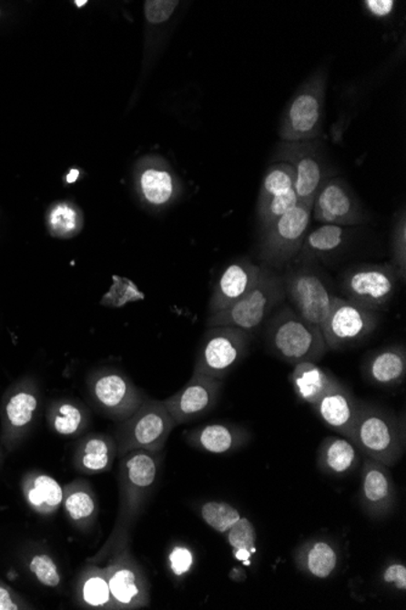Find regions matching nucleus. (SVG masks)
I'll use <instances>...</instances> for the list:
<instances>
[{
	"mask_svg": "<svg viewBox=\"0 0 406 610\" xmlns=\"http://www.w3.org/2000/svg\"><path fill=\"white\" fill-rule=\"evenodd\" d=\"M282 279L286 299H289L293 310L321 329L336 296L326 275L321 274L317 264H289Z\"/></svg>",
	"mask_w": 406,
	"mask_h": 610,
	"instance_id": "6e6552de",
	"label": "nucleus"
},
{
	"mask_svg": "<svg viewBox=\"0 0 406 610\" xmlns=\"http://www.w3.org/2000/svg\"><path fill=\"white\" fill-rule=\"evenodd\" d=\"M328 79V71L319 68L296 90L279 127L282 141H308L320 137Z\"/></svg>",
	"mask_w": 406,
	"mask_h": 610,
	"instance_id": "39448f33",
	"label": "nucleus"
},
{
	"mask_svg": "<svg viewBox=\"0 0 406 610\" xmlns=\"http://www.w3.org/2000/svg\"><path fill=\"white\" fill-rule=\"evenodd\" d=\"M104 569L115 610H137L150 605V583L128 546L112 554Z\"/></svg>",
	"mask_w": 406,
	"mask_h": 610,
	"instance_id": "4468645a",
	"label": "nucleus"
},
{
	"mask_svg": "<svg viewBox=\"0 0 406 610\" xmlns=\"http://www.w3.org/2000/svg\"><path fill=\"white\" fill-rule=\"evenodd\" d=\"M361 462L359 502L369 517L386 518L397 506V490L390 467L368 457Z\"/></svg>",
	"mask_w": 406,
	"mask_h": 610,
	"instance_id": "f3484780",
	"label": "nucleus"
},
{
	"mask_svg": "<svg viewBox=\"0 0 406 610\" xmlns=\"http://www.w3.org/2000/svg\"><path fill=\"white\" fill-rule=\"evenodd\" d=\"M65 514L76 529L86 532L96 522L99 503L88 481L77 479L64 489Z\"/></svg>",
	"mask_w": 406,
	"mask_h": 610,
	"instance_id": "bb28decb",
	"label": "nucleus"
},
{
	"mask_svg": "<svg viewBox=\"0 0 406 610\" xmlns=\"http://www.w3.org/2000/svg\"><path fill=\"white\" fill-rule=\"evenodd\" d=\"M297 203H299V199H297L295 189H291L284 194L268 200L262 205H257V224H259V234L267 231L289 210L295 208Z\"/></svg>",
	"mask_w": 406,
	"mask_h": 610,
	"instance_id": "c9c22d12",
	"label": "nucleus"
},
{
	"mask_svg": "<svg viewBox=\"0 0 406 610\" xmlns=\"http://www.w3.org/2000/svg\"><path fill=\"white\" fill-rule=\"evenodd\" d=\"M251 439L252 435L246 428L228 422L205 424L185 434V441L188 446L211 455L237 452L249 445Z\"/></svg>",
	"mask_w": 406,
	"mask_h": 610,
	"instance_id": "aec40b11",
	"label": "nucleus"
},
{
	"mask_svg": "<svg viewBox=\"0 0 406 610\" xmlns=\"http://www.w3.org/2000/svg\"><path fill=\"white\" fill-rule=\"evenodd\" d=\"M162 452L137 450L119 459V507L114 529L100 550L86 559L101 563L128 546L130 532L157 484L163 462Z\"/></svg>",
	"mask_w": 406,
	"mask_h": 610,
	"instance_id": "f257e3e1",
	"label": "nucleus"
},
{
	"mask_svg": "<svg viewBox=\"0 0 406 610\" xmlns=\"http://www.w3.org/2000/svg\"><path fill=\"white\" fill-rule=\"evenodd\" d=\"M48 227L54 237L70 239L81 232L83 215L81 210L71 202H59L50 209Z\"/></svg>",
	"mask_w": 406,
	"mask_h": 610,
	"instance_id": "2f4dec72",
	"label": "nucleus"
},
{
	"mask_svg": "<svg viewBox=\"0 0 406 610\" xmlns=\"http://www.w3.org/2000/svg\"><path fill=\"white\" fill-rule=\"evenodd\" d=\"M48 423L54 433L65 438L85 434L92 424V413L81 399L60 398L48 409Z\"/></svg>",
	"mask_w": 406,
	"mask_h": 610,
	"instance_id": "cd10ccee",
	"label": "nucleus"
},
{
	"mask_svg": "<svg viewBox=\"0 0 406 610\" xmlns=\"http://www.w3.org/2000/svg\"><path fill=\"white\" fill-rule=\"evenodd\" d=\"M176 427L165 403L147 396L129 419L118 423L112 435L118 459L137 450L162 452Z\"/></svg>",
	"mask_w": 406,
	"mask_h": 610,
	"instance_id": "423d86ee",
	"label": "nucleus"
},
{
	"mask_svg": "<svg viewBox=\"0 0 406 610\" xmlns=\"http://www.w3.org/2000/svg\"><path fill=\"white\" fill-rule=\"evenodd\" d=\"M266 340L271 355L292 366L318 363L329 351L320 326L311 325L288 305L267 322Z\"/></svg>",
	"mask_w": 406,
	"mask_h": 610,
	"instance_id": "7ed1b4c3",
	"label": "nucleus"
},
{
	"mask_svg": "<svg viewBox=\"0 0 406 610\" xmlns=\"http://www.w3.org/2000/svg\"><path fill=\"white\" fill-rule=\"evenodd\" d=\"M86 387L93 408L116 423L129 419L147 398L126 373L111 367L93 370Z\"/></svg>",
	"mask_w": 406,
	"mask_h": 610,
	"instance_id": "0eeeda50",
	"label": "nucleus"
},
{
	"mask_svg": "<svg viewBox=\"0 0 406 610\" xmlns=\"http://www.w3.org/2000/svg\"><path fill=\"white\" fill-rule=\"evenodd\" d=\"M137 188L143 202L151 208H166L176 200L179 187L170 171L163 167H145L137 180Z\"/></svg>",
	"mask_w": 406,
	"mask_h": 610,
	"instance_id": "c756f323",
	"label": "nucleus"
},
{
	"mask_svg": "<svg viewBox=\"0 0 406 610\" xmlns=\"http://www.w3.org/2000/svg\"><path fill=\"white\" fill-rule=\"evenodd\" d=\"M75 598L83 609L115 610L107 572L103 566L86 562L76 581Z\"/></svg>",
	"mask_w": 406,
	"mask_h": 610,
	"instance_id": "a878e982",
	"label": "nucleus"
},
{
	"mask_svg": "<svg viewBox=\"0 0 406 610\" xmlns=\"http://www.w3.org/2000/svg\"><path fill=\"white\" fill-rule=\"evenodd\" d=\"M179 5L177 0H147L144 3L145 17L150 24H165Z\"/></svg>",
	"mask_w": 406,
	"mask_h": 610,
	"instance_id": "a19ab883",
	"label": "nucleus"
},
{
	"mask_svg": "<svg viewBox=\"0 0 406 610\" xmlns=\"http://www.w3.org/2000/svg\"><path fill=\"white\" fill-rule=\"evenodd\" d=\"M228 543L237 551H245L251 553L257 543L255 525L246 517H241L226 533Z\"/></svg>",
	"mask_w": 406,
	"mask_h": 610,
	"instance_id": "4c0bfd02",
	"label": "nucleus"
},
{
	"mask_svg": "<svg viewBox=\"0 0 406 610\" xmlns=\"http://www.w3.org/2000/svg\"><path fill=\"white\" fill-rule=\"evenodd\" d=\"M85 5H86V0H82V2H78L77 0V2H76V5L77 6H83Z\"/></svg>",
	"mask_w": 406,
	"mask_h": 610,
	"instance_id": "a18cd8bd",
	"label": "nucleus"
},
{
	"mask_svg": "<svg viewBox=\"0 0 406 610\" xmlns=\"http://www.w3.org/2000/svg\"><path fill=\"white\" fill-rule=\"evenodd\" d=\"M223 385V380L192 373L190 380L163 403L176 426H183L208 415L216 408Z\"/></svg>",
	"mask_w": 406,
	"mask_h": 610,
	"instance_id": "dca6fc26",
	"label": "nucleus"
},
{
	"mask_svg": "<svg viewBox=\"0 0 406 610\" xmlns=\"http://www.w3.org/2000/svg\"><path fill=\"white\" fill-rule=\"evenodd\" d=\"M361 463V452L357 446L343 437H328L319 445L317 464L319 470L331 477H346Z\"/></svg>",
	"mask_w": 406,
	"mask_h": 610,
	"instance_id": "393cba45",
	"label": "nucleus"
},
{
	"mask_svg": "<svg viewBox=\"0 0 406 610\" xmlns=\"http://www.w3.org/2000/svg\"><path fill=\"white\" fill-rule=\"evenodd\" d=\"M361 374L377 388H398L406 377V348L402 344L390 345L366 356Z\"/></svg>",
	"mask_w": 406,
	"mask_h": 610,
	"instance_id": "412c9836",
	"label": "nucleus"
},
{
	"mask_svg": "<svg viewBox=\"0 0 406 610\" xmlns=\"http://www.w3.org/2000/svg\"><path fill=\"white\" fill-rule=\"evenodd\" d=\"M286 299L284 279L273 268L262 264V271L255 288L246 294L233 306L218 314L208 315L206 326H233L244 330L249 336L259 332L263 323L282 301Z\"/></svg>",
	"mask_w": 406,
	"mask_h": 610,
	"instance_id": "20e7f679",
	"label": "nucleus"
},
{
	"mask_svg": "<svg viewBox=\"0 0 406 610\" xmlns=\"http://www.w3.org/2000/svg\"><path fill=\"white\" fill-rule=\"evenodd\" d=\"M37 408V395L30 390H20L10 396L5 403V417L9 428L23 430L30 426Z\"/></svg>",
	"mask_w": 406,
	"mask_h": 610,
	"instance_id": "473e14b6",
	"label": "nucleus"
},
{
	"mask_svg": "<svg viewBox=\"0 0 406 610\" xmlns=\"http://www.w3.org/2000/svg\"><path fill=\"white\" fill-rule=\"evenodd\" d=\"M262 264L253 263L249 257H241L219 275L208 303V315L218 314L233 306L251 292L259 282Z\"/></svg>",
	"mask_w": 406,
	"mask_h": 610,
	"instance_id": "a211bd4d",
	"label": "nucleus"
},
{
	"mask_svg": "<svg viewBox=\"0 0 406 610\" xmlns=\"http://www.w3.org/2000/svg\"><path fill=\"white\" fill-rule=\"evenodd\" d=\"M359 399L350 388L337 379L336 383L311 407L326 427L350 439L355 419H357Z\"/></svg>",
	"mask_w": 406,
	"mask_h": 610,
	"instance_id": "6ab92c4d",
	"label": "nucleus"
},
{
	"mask_svg": "<svg viewBox=\"0 0 406 610\" xmlns=\"http://www.w3.org/2000/svg\"><path fill=\"white\" fill-rule=\"evenodd\" d=\"M391 266L395 268L399 279L406 278V213L401 209L394 217L391 233Z\"/></svg>",
	"mask_w": 406,
	"mask_h": 610,
	"instance_id": "e433bc0d",
	"label": "nucleus"
},
{
	"mask_svg": "<svg viewBox=\"0 0 406 610\" xmlns=\"http://www.w3.org/2000/svg\"><path fill=\"white\" fill-rule=\"evenodd\" d=\"M274 160L289 163L295 171V191L299 202L313 206L321 184L332 177L321 141H280L275 149Z\"/></svg>",
	"mask_w": 406,
	"mask_h": 610,
	"instance_id": "9b49d317",
	"label": "nucleus"
},
{
	"mask_svg": "<svg viewBox=\"0 0 406 610\" xmlns=\"http://www.w3.org/2000/svg\"><path fill=\"white\" fill-rule=\"evenodd\" d=\"M379 323L380 312L368 310L336 295L328 318L321 326L326 347L340 351L358 346L372 336Z\"/></svg>",
	"mask_w": 406,
	"mask_h": 610,
	"instance_id": "ddd939ff",
	"label": "nucleus"
},
{
	"mask_svg": "<svg viewBox=\"0 0 406 610\" xmlns=\"http://www.w3.org/2000/svg\"><path fill=\"white\" fill-rule=\"evenodd\" d=\"M195 564V554L185 544H176L168 554V565L170 573L174 576L183 577L191 572Z\"/></svg>",
	"mask_w": 406,
	"mask_h": 610,
	"instance_id": "ea45409f",
	"label": "nucleus"
},
{
	"mask_svg": "<svg viewBox=\"0 0 406 610\" xmlns=\"http://www.w3.org/2000/svg\"><path fill=\"white\" fill-rule=\"evenodd\" d=\"M30 570L37 577L39 583L46 587H59L61 584V574L59 566L48 554H38L32 558Z\"/></svg>",
	"mask_w": 406,
	"mask_h": 610,
	"instance_id": "58836bf2",
	"label": "nucleus"
},
{
	"mask_svg": "<svg viewBox=\"0 0 406 610\" xmlns=\"http://www.w3.org/2000/svg\"><path fill=\"white\" fill-rule=\"evenodd\" d=\"M311 209L313 206L299 202L259 234L257 252L263 264L273 270H280L293 263L310 231Z\"/></svg>",
	"mask_w": 406,
	"mask_h": 610,
	"instance_id": "1a4fd4ad",
	"label": "nucleus"
},
{
	"mask_svg": "<svg viewBox=\"0 0 406 610\" xmlns=\"http://www.w3.org/2000/svg\"><path fill=\"white\" fill-rule=\"evenodd\" d=\"M21 609L19 603L15 601L12 591L5 584H0V610H17Z\"/></svg>",
	"mask_w": 406,
	"mask_h": 610,
	"instance_id": "c03bdc74",
	"label": "nucleus"
},
{
	"mask_svg": "<svg viewBox=\"0 0 406 610\" xmlns=\"http://www.w3.org/2000/svg\"><path fill=\"white\" fill-rule=\"evenodd\" d=\"M381 581L387 586H393L395 590L406 591V566L404 563L391 561L388 563L381 574Z\"/></svg>",
	"mask_w": 406,
	"mask_h": 610,
	"instance_id": "79ce46f5",
	"label": "nucleus"
},
{
	"mask_svg": "<svg viewBox=\"0 0 406 610\" xmlns=\"http://www.w3.org/2000/svg\"><path fill=\"white\" fill-rule=\"evenodd\" d=\"M202 521L215 530L226 535L231 526L241 518L240 512L224 501H208L199 508Z\"/></svg>",
	"mask_w": 406,
	"mask_h": 610,
	"instance_id": "f704fd0d",
	"label": "nucleus"
},
{
	"mask_svg": "<svg viewBox=\"0 0 406 610\" xmlns=\"http://www.w3.org/2000/svg\"><path fill=\"white\" fill-rule=\"evenodd\" d=\"M362 5H364V8L368 10L370 16H375L377 19H387L395 8L393 0H366Z\"/></svg>",
	"mask_w": 406,
	"mask_h": 610,
	"instance_id": "37998d69",
	"label": "nucleus"
},
{
	"mask_svg": "<svg viewBox=\"0 0 406 610\" xmlns=\"http://www.w3.org/2000/svg\"><path fill=\"white\" fill-rule=\"evenodd\" d=\"M350 228L321 224L313 231H308L302 248L292 264H317L331 260L350 242Z\"/></svg>",
	"mask_w": 406,
	"mask_h": 610,
	"instance_id": "b1692460",
	"label": "nucleus"
},
{
	"mask_svg": "<svg viewBox=\"0 0 406 610\" xmlns=\"http://www.w3.org/2000/svg\"><path fill=\"white\" fill-rule=\"evenodd\" d=\"M293 559L299 572L314 579L325 580L340 569L342 554L332 540L315 537L299 544Z\"/></svg>",
	"mask_w": 406,
	"mask_h": 610,
	"instance_id": "5701e85b",
	"label": "nucleus"
},
{
	"mask_svg": "<svg viewBox=\"0 0 406 610\" xmlns=\"http://www.w3.org/2000/svg\"><path fill=\"white\" fill-rule=\"evenodd\" d=\"M350 440L368 459L390 468L397 466L406 451L404 417L376 403L359 401Z\"/></svg>",
	"mask_w": 406,
	"mask_h": 610,
	"instance_id": "f03ea898",
	"label": "nucleus"
},
{
	"mask_svg": "<svg viewBox=\"0 0 406 610\" xmlns=\"http://www.w3.org/2000/svg\"><path fill=\"white\" fill-rule=\"evenodd\" d=\"M337 381L331 372L315 362H302L293 366L289 374V383L299 401L310 407Z\"/></svg>",
	"mask_w": 406,
	"mask_h": 610,
	"instance_id": "c85d7f7f",
	"label": "nucleus"
},
{
	"mask_svg": "<svg viewBox=\"0 0 406 610\" xmlns=\"http://www.w3.org/2000/svg\"><path fill=\"white\" fill-rule=\"evenodd\" d=\"M313 219L322 224L355 227L369 221L368 212L346 180L330 177L313 202Z\"/></svg>",
	"mask_w": 406,
	"mask_h": 610,
	"instance_id": "2eb2a0df",
	"label": "nucleus"
},
{
	"mask_svg": "<svg viewBox=\"0 0 406 610\" xmlns=\"http://www.w3.org/2000/svg\"><path fill=\"white\" fill-rule=\"evenodd\" d=\"M398 282L399 275L391 264H362L344 272L340 290L344 299L380 312L393 299Z\"/></svg>",
	"mask_w": 406,
	"mask_h": 610,
	"instance_id": "f8f14e48",
	"label": "nucleus"
},
{
	"mask_svg": "<svg viewBox=\"0 0 406 610\" xmlns=\"http://www.w3.org/2000/svg\"><path fill=\"white\" fill-rule=\"evenodd\" d=\"M24 492L28 504L41 514H54L63 504V486L49 475H28L24 482Z\"/></svg>",
	"mask_w": 406,
	"mask_h": 610,
	"instance_id": "7c9ffc66",
	"label": "nucleus"
},
{
	"mask_svg": "<svg viewBox=\"0 0 406 610\" xmlns=\"http://www.w3.org/2000/svg\"><path fill=\"white\" fill-rule=\"evenodd\" d=\"M295 189V171L289 163L275 162L267 170L260 185L257 205Z\"/></svg>",
	"mask_w": 406,
	"mask_h": 610,
	"instance_id": "72a5a7b5",
	"label": "nucleus"
},
{
	"mask_svg": "<svg viewBox=\"0 0 406 610\" xmlns=\"http://www.w3.org/2000/svg\"><path fill=\"white\" fill-rule=\"evenodd\" d=\"M251 337L233 326H211L203 334L194 373L224 381L249 355Z\"/></svg>",
	"mask_w": 406,
	"mask_h": 610,
	"instance_id": "9d476101",
	"label": "nucleus"
},
{
	"mask_svg": "<svg viewBox=\"0 0 406 610\" xmlns=\"http://www.w3.org/2000/svg\"><path fill=\"white\" fill-rule=\"evenodd\" d=\"M116 459L117 445L112 435L89 433L76 442L72 464L78 473L96 475L111 470Z\"/></svg>",
	"mask_w": 406,
	"mask_h": 610,
	"instance_id": "4be33fe9",
	"label": "nucleus"
}]
</instances>
